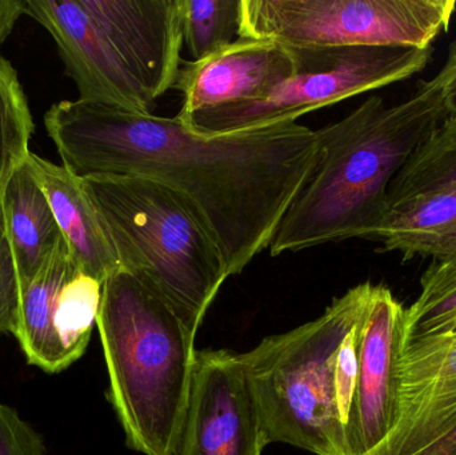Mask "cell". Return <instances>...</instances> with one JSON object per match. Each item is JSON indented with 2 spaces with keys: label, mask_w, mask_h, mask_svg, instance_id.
<instances>
[{
  "label": "cell",
  "mask_w": 456,
  "mask_h": 455,
  "mask_svg": "<svg viewBox=\"0 0 456 455\" xmlns=\"http://www.w3.org/2000/svg\"><path fill=\"white\" fill-rule=\"evenodd\" d=\"M35 123L18 72L0 56V202L8 179L29 155Z\"/></svg>",
  "instance_id": "cell-20"
},
{
  "label": "cell",
  "mask_w": 456,
  "mask_h": 455,
  "mask_svg": "<svg viewBox=\"0 0 456 455\" xmlns=\"http://www.w3.org/2000/svg\"><path fill=\"white\" fill-rule=\"evenodd\" d=\"M447 119L441 87L419 80L407 101L370 96L316 130L319 157L270 243L273 256L342 240H371L388 213V190L410 158Z\"/></svg>",
  "instance_id": "cell-2"
},
{
  "label": "cell",
  "mask_w": 456,
  "mask_h": 455,
  "mask_svg": "<svg viewBox=\"0 0 456 455\" xmlns=\"http://www.w3.org/2000/svg\"><path fill=\"white\" fill-rule=\"evenodd\" d=\"M23 15H27L26 0H0V45Z\"/></svg>",
  "instance_id": "cell-26"
},
{
  "label": "cell",
  "mask_w": 456,
  "mask_h": 455,
  "mask_svg": "<svg viewBox=\"0 0 456 455\" xmlns=\"http://www.w3.org/2000/svg\"><path fill=\"white\" fill-rule=\"evenodd\" d=\"M0 211L23 290L63 242L50 203L28 159L8 179Z\"/></svg>",
  "instance_id": "cell-16"
},
{
  "label": "cell",
  "mask_w": 456,
  "mask_h": 455,
  "mask_svg": "<svg viewBox=\"0 0 456 455\" xmlns=\"http://www.w3.org/2000/svg\"><path fill=\"white\" fill-rule=\"evenodd\" d=\"M152 102L174 88L183 48V0H80Z\"/></svg>",
  "instance_id": "cell-13"
},
{
  "label": "cell",
  "mask_w": 456,
  "mask_h": 455,
  "mask_svg": "<svg viewBox=\"0 0 456 455\" xmlns=\"http://www.w3.org/2000/svg\"><path fill=\"white\" fill-rule=\"evenodd\" d=\"M456 334V258L434 262L420 278V293L404 312L401 345Z\"/></svg>",
  "instance_id": "cell-19"
},
{
  "label": "cell",
  "mask_w": 456,
  "mask_h": 455,
  "mask_svg": "<svg viewBox=\"0 0 456 455\" xmlns=\"http://www.w3.org/2000/svg\"><path fill=\"white\" fill-rule=\"evenodd\" d=\"M404 312L390 288L374 285L361 326L358 384L347 429L350 455H371L393 429Z\"/></svg>",
  "instance_id": "cell-12"
},
{
  "label": "cell",
  "mask_w": 456,
  "mask_h": 455,
  "mask_svg": "<svg viewBox=\"0 0 456 455\" xmlns=\"http://www.w3.org/2000/svg\"><path fill=\"white\" fill-rule=\"evenodd\" d=\"M452 189H456V117L447 118L399 171L388 190V210Z\"/></svg>",
  "instance_id": "cell-18"
},
{
  "label": "cell",
  "mask_w": 456,
  "mask_h": 455,
  "mask_svg": "<svg viewBox=\"0 0 456 455\" xmlns=\"http://www.w3.org/2000/svg\"><path fill=\"white\" fill-rule=\"evenodd\" d=\"M362 320L363 317L343 339L339 352H338L337 365H335V398H337L338 413H339L340 422L345 427L346 435H347L348 425H350L356 384H358Z\"/></svg>",
  "instance_id": "cell-22"
},
{
  "label": "cell",
  "mask_w": 456,
  "mask_h": 455,
  "mask_svg": "<svg viewBox=\"0 0 456 455\" xmlns=\"http://www.w3.org/2000/svg\"><path fill=\"white\" fill-rule=\"evenodd\" d=\"M414 455H456V427L436 443Z\"/></svg>",
  "instance_id": "cell-27"
},
{
  "label": "cell",
  "mask_w": 456,
  "mask_h": 455,
  "mask_svg": "<svg viewBox=\"0 0 456 455\" xmlns=\"http://www.w3.org/2000/svg\"><path fill=\"white\" fill-rule=\"evenodd\" d=\"M102 291L99 280L77 272L61 242L21 290L13 336L27 362L55 374L82 358L98 321Z\"/></svg>",
  "instance_id": "cell-8"
},
{
  "label": "cell",
  "mask_w": 456,
  "mask_h": 455,
  "mask_svg": "<svg viewBox=\"0 0 456 455\" xmlns=\"http://www.w3.org/2000/svg\"><path fill=\"white\" fill-rule=\"evenodd\" d=\"M27 15L53 37L79 99L135 114H151L149 98L80 0H26Z\"/></svg>",
  "instance_id": "cell-11"
},
{
  "label": "cell",
  "mask_w": 456,
  "mask_h": 455,
  "mask_svg": "<svg viewBox=\"0 0 456 455\" xmlns=\"http://www.w3.org/2000/svg\"><path fill=\"white\" fill-rule=\"evenodd\" d=\"M294 48V74L263 98L181 119L203 135L297 122L307 112L410 79L428 66L434 53L433 47Z\"/></svg>",
  "instance_id": "cell-6"
},
{
  "label": "cell",
  "mask_w": 456,
  "mask_h": 455,
  "mask_svg": "<svg viewBox=\"0 0 456 455\" xmlns=\"http://www.w3.org/2000/svg\"><path fill=\"white\" fill-rule=\"evenodd\" d=\"M20 302V278L0 211V333L15 331Z\"/></svg>",
  "instance_id": "cell-23"
},
{
  "label": "cell",
  "mask_w": 456,
  "mask_h": 455,
  "mask_svg": "<svg viewBox=\"0 0 456 455\" xmlns=\"http://www.w3.org/2000/svg\"><path fill=\"white\" fill-rule=\"evenodd\" d=\"M371 282L350 288L326 312L240 355L265 445L287 443L315 455H348L335 398L340 345L363 317Z\"/></svg>",
  "instance_id": "cell-5"
},
{
  "label": "cell",
  "mask_w": 456,
  "mask_h": 455,
  "mask_svg": "<svg viewBox=\"0 0 456 455\" xmlns=\"http://www.w3.org/2000/svg\"><path fill=\"white\" fill-rule=\"evenodd\" d=\"M96 326L110 402L127 445L146 455L181 454L197 336L159 294L123 269L103 283Z\"/></svg>",
  "instance_id": "cell-3"
},
{
  "label": "cell",
  "mask_w": 456,
  "mask_h": 455,
  "mask_svg": "<svg viewBox=\"0 0 456 455\" xmlns=\"http://www.w3.org/2000/svg\"><path fill=\"white\" fill-rule=\"evenodd\" d=\"M456 427V334L401 345L393 429L371 455H414Z\"/></svg>",
  "instance_id": "cell-10"
},
{
  "label": "cell",
  "mask_w": 456,
  "mask_h": 455,
  "mask_svg": "<svg viewBox=\"0 0 456 455\" xmlns=\"http://www.w3.org/2000/svg\"><path fill=\"white\" fill-rule=\"evenodd\" d=\"M241 0H183V47L203 61L239 39Z\"/></svg>",
  "instance_id": "cell-21"
},
{
  "label": "cell",
  "mask_w": 456,
  "mask_h": 455,
  "mask_svg": "<svg viewBox=\"0 0 456 455\" xmlns=\"http://www.w3.org/2000/svg\"><path fill=\"white\" fill-rule=\"evenodd\" d=\"M120 269L159 294L197 336L230 275L221 250L189 202L170 187L131 175L82 179Z\"/></svg>",
  "instance_id": "cell-4"
},
{
  "label": "cell",
  "mask_w": 456,
  "mask_h": 455,
  "mask_svg": "<svg viewBox=\"0 0 456 455\" xmlns=\"http://www.w3.org/2000/svg\"><path fill=\"white\" fill-rule=\"evenodd\" d=\"M294 47L239 37L203 61H182L174 90L182 93L179 118L257 101L297 69Z\"/></svg>",
  "instance_id": "cell-14"
},
{
  "label": "cell",
  "mask_w": 456,
  "mask_h": 455,
  "mask_svg": "<svg viewBox=\"0 0 456 455\" xmlns=\"http://www.w3.org/2000/svg\"><path fill=\"white\" fill-rule=\"evenodd\" d=\"M371 240L380 253H399L403 262L456 258V189L422 195L394 206Z\"/></svg>",
  "instance_id": "cell-17"
},
{
  "label": "cell",
  "mask_w": 456,
  "mask_h": 455,
  "mask_svg": "<svg viewBox=\"0 0 456 455\" xmlns=\"http://www.w3.org/2000/svg\"><path fill=\"white\" fill-rule=\"evenodd\" d=\"M434 82L441 87L446 104L447 118L456 117V42L449 48V55L444 67L433 77Z\"/></svg>",
  "instance_id": "cell-25"
},
{
  "label": "cell",
  "mask_w": 456,
  "mask_h": 455,
  "mask_svg": "<svg viewBox=\"0 0 456 455\" xmlns=\"http://www.w3.org/2000/svg\"><path fill=\"white\" fill-rule=\"evenodd\" d=\"M455 0H241L240 32L291 47H433Z\"/></svg>",
  "instance_id": "cell-7"
},
{
  "label": "cell",
  "mask_w": 456,
  "mask_h": 455,
  "mask_svg": "<svg viewBox=\"0 0 456 455\" xmlns=\"http://www.w3.org/2000/svg\"><path fill=\"white\" fill-rule=\"evenodd\" d=\"M28 162L77 272L103 285L120 270L119 259L82 178L37 154L29 155Z\"/></svg>",
  "instance_id": "cell-15"
},
{
  "label": "cell",
  "mask_w": 456,
  "mask_h": 455,
  "mask_svg": "<svg viewBox=\"0 0 456 455\" xmlns=\"http://www.w3.org/2000/svg\"><path fill=\"white\" fill-rule=\"evenodd\" d=\"M45 126L74 175L143 176L182 195L216 240L230 277L270 248L319 157L316 131L297 122L203 135L178 117L75 99L53 104Z\"/></svg>",
  "instance_id": "cell-1"
},
{
  "label": "cell",
  "mask_w": 456,
  "mask_h": 455,
  "mask_svg": "<svg viewBox=\"0 0 456 455\" xmlns=\"http://www.w3.org/2000/svg\"><path fill=\"white\" fill-rule=\"evenodd\" d=\"M0 455H45L42 437L15 409L0 401Z\"/></svg>",
  "instance_id": "cell-24"
},
{
  "label": "cell",
  "mask_w": 456,
  "mask_h": 455,
  "mask_svg": "<svg viewBox=\"0 0 456 455\" xmlns=\"http://www.w3.org/2000/svg\"><path fill=\"white\" fill-rule=\"evenodd\" d=\"M265 448L240 355L197 350L179 455H262Z\"/></svg>",
  "instance_id": "cell-9"
}]
</instances>
